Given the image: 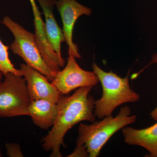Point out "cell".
<instances>
[{
  "mask_svg": "<svg viewBox=\"0 0 157 157\" xmlns=\"http://www.w3.org/2000/svg\"><path fill=\"white\" fill-rule=\"evenodd\" d=\"M93 87L78 88L73 95L61 96L58 102V114L51 130L42 140V147L46 151H52L50 157H62L60 147L64 138L74 125L83 121L93 123L95 100L89 93Z\"/></svg>",
  "mask_w": 157,
  "mask_h": 157,
  "instance_id": "obj_1",
  "label": "cell"
},
{
  "mask_svg": "<svg viewBox=\"0 0 157 157\" xmlns=\"http://www.w3.org/2000/svg\"><path fill=\"white\" fill-rule=\"evenodd\" d=\"M94 72L101 82L102 97L95 101L94 113L96 117L103 119L112 115L114 109L122 104L134 103L140 100V95L130 87L128 75L121 78L113 72H107L94 62Z\"/></svg>",
  "mask_w": 157,
  "mask_h": 157,
  "instance_id": "obj_2",
  "label": "cell"
},
{
  "mask_svg": "<svg viewBox=\"0 0 157 157\" xmlns=\"http://www.w3.org/2000/svg\"><path fill=\"white\" fill-rule=\"evenodd\" d=\"M131 113L130 107L126 106L121 108L116 116H108L100 121L94 122L91 124H80L76 144L84 145L90 157L98 156L113 135L136 121L137 117L131 115Z\"/></svg>",
  "mask_w": 157,
  "mask_h": 157,
  "instance_id": "obj_3",
  "label": "cell"
},
{
  "mask_svg": "<svg viewBox=\"0 0 157 157\" xmlns=\"http://www.w3.org/2000/svg\"><path fill=\"white\" fill-rule=\"evenodd\" d=\"M2 23L14 36V41L9 46L13 53L20 57L26 64L46 76L49 81H52L56 74L44 61L37 46L34 34L26 30L9 16L3 17Z\"/></svg>",
  "mask_w": 157,
  "mask_h": 157,
  "instance_id": "obj_4",
  "label": "cell"
},
{
  "mask_svg": "<svg viewBox=\"0 0 157 157\" xmlns=\"http://www.w3.org/2000/svg\"><path fill=\"white\" fill-rule=\"evenodd\" d=\"M22 77L9 73L0 83V117L29 116L31 101Z\"/></svg>",
  "mask_w": 157,
  "mask_h": 157,
  "instance_id": "obj_5",
  "label": "cell"
},
{
  "mask_svg": "<svg viewBox=\"0 0 157 157\" xmlns=\"http://www.w3.org/2000/svg\"><path fill=\"white\" fill-rule=\"evenodd\" d=\"M75 59L69 56L66 67L56 73L51 82L61 94H68L73 90L81 87H93L100 82L94 72L82 69Z\"/></svg>",
  "mask_w": 157,
  "mask_h": 157,
  "instance_id": "obj_6",
  "label": "cell"
},
{
  "mask_svg": "<svg viewBox=\"0 0 157 157\" xmlns=\"http://www.w3.org/2000/svg\"><path fill=\"white\" fill-rule=\"evenodd\" d=\"M55 5L61 17L62 30L69 48L68 54L75 58H81L78 46L73 42V29L79 17L83 15H90L91 9L82 6L76 0H55Z\"/></svg>",
  "mask_w": 157,
  "mask_h": 157,
  "instance_id": "obj_7",
  "label": "cell"
},
{
  "mask_svg": "<svg viewBox=\"0 0 157 157\" xmlns=\"http://www.w3.org/2000/svg\"><path fill=\"white\" fill-rule=\"evenodd\" d=\"M20 67L31 101L44 100L57 104L60 93L46 76L26 64H21Z\"/></svg>",
  "mask_w": 157,
  "mask_h": 157,
  "instance_id": "obj_8",
  "label": "cell"
},
{
  "mask_svg": "<svg viewBox=\"0 0 157 157\" xmlns=\"http://www.w3.org/2000/svg\"><path fill=\"white\" fill-rule=\"evenodd\" d=\"M122 133L127 144L141 147L148 152L147 156L157 157V122L143 129L125 127Z\"/></svg>",
  "mask_w": 157,
  "mask_h": 157,
  "instance_id": "obj_9",
  "label": "cell"
},
{
  "mask_svg": "<svg viewBox=\"0 0 157 157\" xmlns=\"http://www.w3.org/2000/svg\"><path fill=\"white\" fill-rule=\"evenodd\" d=\"M45 17L44 27L45 33L51 45L58 56L59 58L65 63L62 57L61 46L65 39L63 30L59 27L53 14L55 0H38Z\"/></svg>",
  "mask_w": 157,
  "mask_h": 157,
  "instance_id": "obj_10",
  "label": "cell"
},
{
  "mask_svg": "<svg viewBox=\"0 0 157 157\" xmlns=\"http://www.w3.org/2000/svg\"><path fill=\"white\" fill-rule=\"evenodd\" d=\"M42 19L34 20L35 39L41 55L46 65L52 72L56 74L65 63L62 62L54 50L45 33Z\"/></svg>",
  "mask_w": 157,
  "mask_h": 157,
  "instance_id": "obj_11",
  "label": "cell"
},
{
  "mask_svg": "<svg viewBox=\"0 0 157 157\" xmlns=\"http://www.w3.org/2000/svg\"><path fill=\"white\" fill-rule=\"evenodd\" d=\"M28 112L35 125L40 128L48 129L53 126L56 120L57 104L44 100L31 101Z\"/></svg>",
  "mask_w": 157,
  "mask_h": 157,
  "instance_id": "obj_12",
  "label": "cell"
},
{
  "mask_svg": "<svg viewBox=\"0 0 157 157\" xmlns=\"http://www.w3.org/2000/svg\"><path fill=\"white\" fill-rule=\"evenodd\" d=\"M9 46L5 45L0 39V71L6 76L9 73L23 76L21 70L16 69L9 57Z\"/></svg>",
  "mask_w": 157,
  "mask_h": 157,
  "instance_id": "obj_13",
  "label": "cell"
},
{
  "mask_svg": "<svg viewBox=\"0 0 157 157\" xmlns=\"http://www.w3.org/2000/svg\"><path fill=\"white\" fill-rule=\"evenodd\" d=\"M6 154L9 157H24L20 145L16 143H6L5 145Z\"/></svg>",
  "mask_w": 157,
  "mask_h": 157,
  "instance_id": "obj_14",
  "label": "cell"
},
{
  "mask_svg": "<svg viewBox=\"0 0 157 157\" xmlns=\"http://www.w3.org/2000/svg\"><path fill=\"white\" fill-rule=\"evenodd\" d=\"M69 157H89L85 147L83 144H76V146L73 152L69 155Z\"/></svg>",
  "mask_w": 157,
  "mask_h": 157,
  "instance_id": "obj_15",
  "label": "cell"
},
{
  "mask_svg": "<svg viewBox=\"0 0 157 157\" xmlns=\"http://www.w3.org/2000/svg\"><path fill=\"white\" fill-rule=\"evenodd\" d=\"M33 9V13L34 20H39L42 19L41 17V13L39 11V9L36 6L35 0H29Z\"/></svg>",
  "mask_w": 157,
  "mask_h": 157,
  "instance_id": "obj_16",
  "label": "cell"
},
{
  "mask_svg": "<svg viewBox=\"0 0 157 157\" xmlns=\"http://www.w3.org/2000/svg\"><path fill=\"white\" fill-rule=\"evenodd\" d=\"M151 117L154 121H157V105L156 107L150 113Z\"/></svg>",
  "mask_w": 157,
  "mask_h": 157,
  "instance_id": "obj_17",
  "label": "cell"
},
{
  "mask_svg": "<svg viewBox=\"0 0 157 157\" xmlns=\"http://www.w3.org/2000/svg\"><path fill=\"white\" fill-rule=\"evenodd\" d=\"M155 63H157V54L154 55V56H153L150 64Z\"/></svg>",
  "mask_w": 157,
  "mask_h": 157,
  "instance_id": "obj_18",
  "label": "cell"
},
{
  "mask_svg": "<svg viewBox=\"0 0 157 157\" xmlns=\"http://www.w3.org/2000/svg\"><path fill=\"white\" fill-rule=\"evenodd\" d=\"M3 76H4V74L0 71V83L2 82V80Z\"/></svg>",
  "mask_w": 157,
  "mask_h": 157,
  "instance_id": "obj_19",
  "label": "cell"
},
{
  "mask_svg": "<svg viewBox=\"0 0 157 157\" xmlns=\"http://www.w3.org/2000/svg\"><path fill=\"white\" fill-rule=\"evenodd\" d=\"M3 157L2 153V150H1V147H0V157Z\"/></svg>",
  "mask_w": 157,
  "mask_h": 157,
  "instance_id": "obj_20",
  "label": "cell"
}]
</instances>
